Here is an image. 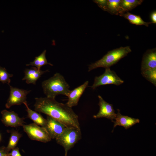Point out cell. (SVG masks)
I'll use <instances>...</instances> for the list:
<instances>
[{"instance_id": "1", "label": "cell", "mask_w": 156, "mask_h": 156, "mask_svg": "<svg viewBox=\"0 0 156 156\" xmlns=\"http://www.w3.org/2000/svg\"><path fill=\"white\" fill-rule=\"evenodd\" d=\"M35 110L46 114L64 124L66 127L80 129L78 116L72 107L66 103H60L55 99L35 98Z\"/></svg>"}, {"instance_id": "2", "label": "cell", "mask_w": 156, "mask_h": 156, "mask_svg": "<svg viewBox=\"0 0 156 156\" xmlns=\"http://www.w3.org/2000/svg\"><path fill=\"white\" fill-rule=\"evenodd\" d=\"M42 86L46 97L53 99L60 94L67 96L70 91L69 85L64 77L58 73H56L52 77L43 81Z\"/></svg>"}, {"instance_id": "3", "label": "cell", "mask_w": 156, "mask_h": 156, "mask_svg": "<svg viewBox=\"0 0 156 156\" xmlns=\"http://www.w3.org/2000/svg\"><path fill=\"white\" fill-rule=\"evenodd\" d=\"M131 51L129 46L121 47L109 51L102 58L89 65L88 72L96 68H110Z\"/></svg>"}, {"instance_id": "4", "label": "cell", "mask_w": 156, "mask_h": 156, "mask_svg": "<svg viewBox=\"0 0 156 156\" xmlns=\"http://www.w3.org/2000/svg\"><path fill=\"white\" fill-rule=\"evenodd\" d=\"M81 138L80 129L75 127H66L63 132L55 139L57 143L63 147L65 155Z\"/></svg>"}, {"instance_id": "5", "label": "cell", "mask_w": 156, "mask_h": 156, "mask_svg": "<svg viewBox=\"0 0 156 156\" xmlns=\"http://www.w3.org/2000/svg\"><path fill=\"white\" fill-rule=\"evenodd\" d=\"M124 82L114 70H111L110 68H105L104 73L99 76L96 77L93 83L91 88L95 89L101 86L108 84L120 85Z\"/></svg>"}, {"instance_id": "6", "label": "cell", "mask_w": 156, "mask_h": 156, "mask_svg": "<svg viewBox=\"0 0 156 156\" xmlns=\"http://www.w3.org/2000/svg\"><path fill=\"white\" fill-rule=\"evenodd\" d=\"M24 131L31 140L46 143L51 140L45 128L35 124L24 125L23 126Z\"/></svg>"}, {"instance_id": "7", "label": "cell", "mask_w": 156, "mask_h": 156, "mask_svg": "<svg viewBox=\"0 0 156 156\" xmlns=\"http://www.w3.org/2000/svg\"><path fill=\"white\" fill-rule=\"evenodd\" d=\"M10 93L5 106L9 108L11 106L17 105H20L27 102V96L31 90L14 87L9 85Z\"/></svg>"}, {"instance_id": "8", "label": "cell", "mask_w": 156, "mask_h": 156, "mask_svg": "<svg viewBox=\"0 0 156 156\" xmlns=\"http://www.w3.org/2000/svg\"><path fill=\"white\" fill-rule=\"evenodd\" d=\"M98 97L99 110L96 114L93 116V118L95 119L105 118L112 120H115L116 114L112 105L106 102L100 95L98 96Z\"/></svg>"}, {"instance_id": "9", "label": "cell", "mask_w": 156, "mask_h": 156, "mask_svg": "<svg viewBox=\"0 0 156 156\" xmlns=\"http://www.w3.org/2000/svg\"><path fill=\"white\" fill-rule=\"evenodd\" d=\"M46 119V123L44 128L51 139H55L61 134L66 127L63 123L49 116Z\"/></svg>"}, {"instance_id": "10", "label": "cell", "mask_w": 156, "mask_h": 156, "mask_svg": "<svg viewBox=\"0 0 156 156\" xmlns=\"http://www.w3.org/2000/svg\"><path fill=\"white\" fill-rule=\"evenodd\" d=\"M1 113L2 115L1 121L5 126L16 127L23 126L24 125L25 119L20 117L14 111L4 109L1 111Z\"/></svg>"}, {"instance_id": "11", "label": "cell", "mask_w": 156, "mask_h": 156, "mask_svg": "<svg viewBox=\"0 0 156 156\" xmlns=\"http://www.w3.org/2000/svg\"><path fill=\"white\" fill-rule=\"evenodd\" d=\"M89 82L87 81L81 85L70 90L67 97L68 100L66 104L70 107L77 106L80 98L88 85Z\"/></svg>"}, {"instance_id": "12", "label": "cell", "mask_w": 156, "mask_h": 156, "mask_svg": "<svg viewBox=\"0 0 156 156\" xmlns=\"http://www.w3.org/2000/svg\"><path fill=\"white\" fill-rule=\"evenodd\" d=\"M117 112L115 119V120H112V121L114 123L113 129L112 132L114 129L117 126H122L127 129L136 123L140 122L139 119L127 116L122 115L120 114V111L119 109H117Z\"/></svg>"}, {"instance_id": "13", "label": "cell", "mask_w": 156, "mask_h": 156, "mask_svg": "<svg viewBox=\"0 0 156 156\" xmlns=\"http://www.w3.org/2000/svg\"><path fill=\"white\" fill-rule=\"evenodd\" d=\"M156 68V48L147 50L144 54L141 64V71Z\"/></svg>"}, {"instance_id": "14", "label": "cell", "mask_w": 156, "mask_h": 156, "mask_svg": "<svg viewBox=\"0 0 156 156\" xmlns=\"http://www.w3.org/2000/svg\"><path fill=\"white\" fill-rule=\"evenodd\" d=\"M48 70L42 71L39 70L36 67H33L29 69H26L24 70L25 75L23 80H25L27 84H36L37 80L45 73L49 72Z\"/></svg>"}, {"instance_id": "15", "label": "cell", "mask_w": 156, "mask_h": 156, "mask_svg": "<svg viewBox=\"0 0 156 156\" xmlns=\"http://www.w3.org/2000/svg\"><path fill=\"white\" fill-rule=\"evenodd\" d=\"M26 108L27 117L32 120L34 123L42 127H44L46 123V119L40 113L31 109L28 107L27 102L23 103Z\"/></svg>"}, {"instance_id": "16", "label": "cell", "mask_w": 156, "mask_h": 156, "mask_svg": "<svg viewBox=\"0 0 156 156\" xmlns=\"http://www.w3.org/2000/svg\"><path fill=\"white\" fill-rule=\"evenodd\" d=\"M120 16L128 20L131 23L136 25H144L148 27L149 24L152 23L151 22H146L144 21L140 16L128 12L124 13Z\"/></svg>"}, {"instance_id": "17", "label": "cell", "mask_w": 156, "mask_h": 156, "mask_svg": "<svg viewBox=\"0 0 156 156\" xmlns=\"http://www.w3.org/2000/svg\"><path fill=\"white\" fill-rule=\"evenodd\" d=\"M46 50H44L39 56L36 57L34 61L29 64L26 65L27 66H35L39 70H40L41 68L44 65L49 64L51 66L53 65L47 62L46 57Z\"/></svg>"}, {"instance_id": "18", "label": "cell", "mask_w": 156, "mask_h": 156, "mask_svg": "<svg viewBox=\"0 0 156 156\" xmlns=\"http://www.w3.org/2000/svg\"><path fill=\"white\" fill-rule=\"evenodd\" d=\"M143 1L142 0H121L120 6L122 14L132 10L141 4Z\"/></svg>"}, {"instance_id": "19", "label": "cell", "mask_w": 156, "mask_h": 156, "mask_svg": "<svg viewBox=\"0 0 156 156\" xmlns=\"http://www.w3.org/2000/svg\"><path fill=\"white\" fill-rule=\"evenodd\" d=\"M121 0H107L106 11L113 15L122 14L120 3Z\"/></svg>"}, {"instance_id": "20", "label": "cell", "mask_w": 156, "mask_h": 156, "mask_svg": "<svg viewBox=\"0 0 156 156\" xmlns=\"http://www.w3.org/2000/svg\"><path fill=\"white\" fill-rule=\"evenodd\" d=\"M10 132V136L8 144L6 147L8 152L16 147L18 141L22 136V134L17 131L13 130L11 131Z\"/></svg>"}, {"instance_id": "21", "label": "cell", "mask_w": 156, "mask_h": 156, "mask_svg": "<svg viewBox=\"0 0 156 156\" xmlns=\"http://www.w3.org/2000/svg\"><path fill=\"white\" fill-rule=\"evenodd\" d=\"M142 76L156 86V68L149 69L141 71Z\"/></svg>"}, {"instance_id": "22", "label": "cell", "mask_w": 156, "mask_h": 156, "mask_svg": "<svg viewBox=\"0 0 156 156\" xmlns=\"http://www.w3.org/2000/svg\"><path fill=\"white\" fill-rule=\"evenodd\" d=\"M13 76V75L8 73L5 68L0 66V81L9 85L11 82L10 78Z\"/></svg>"}, {"instance_id": "23", "label": "cell", "mask_w": 156, "mask_h": 156, "mask_svg": "<svg viewBox=\"0 0 156 156\" xmlns=\"http://www.w3.org/2000/svg\"><path fill=\"white\" fill-rule=\"evenodd\" d=\"M93 1L103 10L106 11L107 5V0H94Z\"/></svg>"}, {"instance_id": "24", "label": "cell", "mask_w": 156, "mask_h": 156, "mask_svg": "<svg viewBox=\"0 0 156 156\" xmlns=\"http://www.w3.org/2000/svg\"><path fill=\"white\" fill-rule=\"evenodd\" d=\"M10 156H22L20 154L18 147H15L12 150L10 153H9Z\"/></svg>"}, {"instance_id": "25", "label": "cell", "mask_w": 156, "mask_h": 156, "mask_svg": "<svg viewBox=\"0 0 156 156\" xmlns=\"http://www.w3.org/2000/svg\"><path fill=\"white\" fill-rule=\"evenodd\" d=\"M9 153L6 147L3 146L0 148V156H6Z\"/></svg>"}, {"instance_id": "26", "label": "cell", "mask_w": 156, "mask_h": 156, "mask_svg": "<svg viewBox=\"0 0 156 156\" xmlns=\"http://www.w3.org/2000/svg\"><path fill=\"white\" fill-rule=\"evenodd\" d=\"M151 18L152 23H156V11L152 12L151 15Z\"/></svg>"}, {"instance_id": "27", "label": "cell", "mask_w": 156, "mask_h": 156, "mask_svg": "<svg viewBox=\"0 0 156 156\" xmlns=\"http://www.w3.org/2000/svg\"><path fill=\"white\" fill-rule=\"evenodd\" d=\"M6 156H10L9 155V154H8V155H7Z\"/></svg>"}, {"instance_id": "28", "label": "cell", "mask_w": 156, "mask_h": 156, "mask_svg": "<svg viewBox=\"0 0 156 156\" xmlns=\"http://www.w3.org/2000/svg\"><path fill=\"white\" fill-rule=\"evenodd\" d=\"M1 135H0V140H1Z\"/></svg>"}, {"instance_id": "29", "label": "cell", "mask_w": 156, "mask_h": 156, "mask_svg": "<svg viewBox=\"0 0 156 156\" xmlns=\"http://www.w3.org/2000/svg\"><path fill=\"white\" fill-rule=\"evenodd\" d=\"M65 156H67V155H65Z\"/></svg>"}]
</instances>
